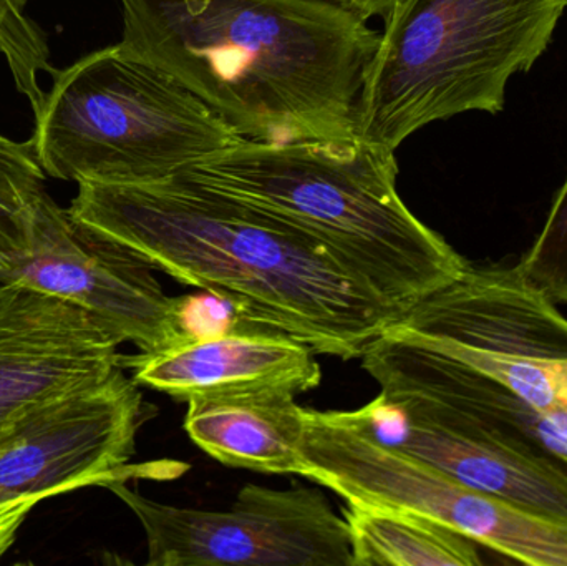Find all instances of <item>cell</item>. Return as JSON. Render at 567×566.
I'll return each instance as SVG.
<instances>
[{"mask_svg":"<svg viewBox=\"0 0 567 566\" xmlns=\"http://www.w3.org/2000/svg\"><path fill=\"white\" fill-rule=\"evenodd\" d=\"M352 566H478L475 542L422 515L347 504Z\"/></svg>","mask_w":567,"mask_h":566,"instance_id":"14","label":"cell"},{"mask_svg":"<svg viewBox=\"0 0 567 566\" xmlns=\"http://www.w3.org/2000/svg\"><path fill=\"white\" fill-rule=\"evenodd\" d=\"M395 152L353 136L245 140L175 176L238 199L316 239L403 312L468 261L410 212Z\"/></svg>","mask_w":567,"mask_h":566,"instance_id":"3","label":"cell"},{"mask_svg":"<svg viewBox=\"0 0 567 566\" xmlns=\"http://www.w3.org/2000/svg\"><path fill=\"white\" fill-rule=\"evenodd\" d=\"M76 225L116 243L241 321L360 359L405 312L316 239L182 176L138 185L80 183L66 208Z\"/></svg>","mask_w":567,"mask_h":566,"instance_id":"1","label":"cell"},{"mask_svg":"<svg viewBox=\"0 0 567 566\" xmlns=\"http://www.w3.org/2000/svg\"><path fill=\"white\" fill-rule=\"evenodd\" d=\"M306 408L287 392L195 399L185 431L223 465L268 475L303 477Z\"/></svg>","mask_w":567,"mask_h":566,"instance_id":"13","label":"cell"},{"mask_svg":"<svg viewBox=\"0 0 567 566\" xmlns=\"http://www.w3.org/2000/svg\"><path fill=\"white\" fill-rule=\"evenodd\" d=\"M120 47L175 76L251 142L357 136L380 42L332 0H120Z\"/></svg>","mask_w":567,"mask_h":566,"instance_id":"2","label":"cell"},{"mask_svg":"<svg viewBox=\"0 0 567 566\" xmlns=\"http://www.w3.org/2000/svg\"><path fill=\"white\" fill-rule=\"evenodd\" d=\"M105 488L138 518L148 566H352L347 522L319 488L248 484L228 511L150 501L128 481Z\"/></svg>","mask_w":567,"mask_h":566,"instance_id":"7","label":"cell"},{"mask_svg":"<svg viewBox=\"0 0 567 566\" xmlns=\"http://www.w3.org/2000/svg\"><path fill=\"white\" fill-rule=\"evenodd\" d=\"M120 346L82 309L0 285V425L39 402L112 378L123 368Z\"/></svg>","mask_w":567,"mask_h":566,"instance_id":"11","label":"cell"},{"mask_svg":"<svg viewBox=\"0 0 567 566\" xmlns=\"http://www.w3.org/2000/svg\"><path fill=\"white\" fill-rule=\"evenodd\" d=\"M47 175L30 140L0 133V266L22 248L27 219L45 189Z\"/></svg>","mask_w":567,"mask_h":566,"instance_id":"15","label":"cell"},{"mask_svg":"<svg viewBox=\"0 0 567 566\" xmlns=\"http://www.w3.org/2000/svg\"><path fill=\"white\" fill-rule=\"evenodd\" d=\"M332 2L340 3V6L353 10L365 19H370V17L385 19L386 13L393 9L399 0H332Z\"/></svg>","mask_w":567,"mask_h":566,"instance_id":"18","label":"cell"},{"mask_svg":"<svg viewBox=\"0 0 567 566\" xmlns=\"http://www.w3.org/2000/svg\"><path fill=\"white\" fill-rule=\"evenodd\" d=\"M155 269L73 222L49 193L32 206L22 248L0 266V285L69 302L120 342L156 352L188 338L186 298L166 295Z\"/></svg>","mask_w":567,"mask_h":566,"instance_id":"8","label":"cell"},{"mask_svg":"<svg viewBox=\"0 0 567 566\" xmlns=\"http://www.w3.org/2000/svg\"><path fill=\"white\" fill-rule=\"evenodd\" d=\"M148 418L150 405L125 368L13 415L0 425V514L138 477L142 467L130 461Z\"/></svg>","mask_w":567,"mask_h":566,"instance_id":"9","label":"cell"},{"mask_svg":"<svg viewBox=\"0 0 567 566\" xmlns=\"http://www.w3.org/2000/svg\"><path fill=\"white\" fill-rule=\"evenodd\" d=\"M0 55L12 73L13 85L37 112L45 96L40 79L53 72L52 53L47 33L16 0H0Z\"/></svg>","mask_w":567,"mask_h":566,"instance_id":"16","label":"cell"},{"mask_svg":"<svg viewBox=\"0 0 567 566\" xmlns=\"http://www.w3.org/2000/svg\"><path fill=\"white\" fill-rule=\"evenodd\" d=\"M516 266L553 302L567 305V176L538 238Z\"/></svg>","mask_w":567,"mask_h":566,"instance_id":"17","label":"cell"},{"mask_svg":"<svg viewBox=\"0 0 567 566\" xmlns=\"http://www.w3.org/2000/svg\"><path fill=\"white\" fill-rule=\"evenodd\" d=\"M389 329L496 379L567 434V318L518 266L468 263Z\"/></svg>","mask_w":567,"mask_h":566,"instance_id":"6","label":"cell"},{"mask_svg":"<svg viewBox=\"0 0 567 566\" xmlns=\"http://www.w3.org/2000/svg\"><path fill=\"white\" fill-rule=\"evenodd\" d=\"M390 447L532 514L567 522V464L432 399L395 388L350 411Z\"/></svg>","mask_w":567,"mask_h":566,"instance_id":"10","label":"cell"},{"mask_svg":"<svg viewBox=\"0 0 567 566\" xmlns=\"http://www.w3.org/2000/svg\"><path fill=\"white\" fill-rule=\"evenodd\" d=\"M567 0H399L383 19L357 136L396 152L430 123L505 109L551 43Z\"/></svg>","mask_w":567,"mask_h":566,"instance_id":"4","label":"cell"},{"mask_svg":"<svg viewBox=\"0 0 567 566\" xmlns=\"http://www.w3.org/2000/svg\"><path fill=\"white\" fill-rule=\"evenodd\" d=\"M50 76L30 138L50 178L162 182L245 142L175 76L120 43Z\"/></svg>","mask_w":567,"mask_h":566,"instance_id":"5","label":"cell"},{"mask_svg":"<svg viewBox=\"0 0 567 566\" xmlns=\"http://www.w3.org/2000/svg\"><path fill=\"white\" fill-rule=\"evenodd\" d=\"M316 354L292 336L238 322L226 331L188 336L162 351L123 356V368L136 384L185 404L266 392L297 398L320 384Z\"/></svg>","mask_w":567,"mask_h":566,"instance_id":"12","label":"cell"},{"mask_svg":"<svg viewBox=\"0 0 567 566\" xmlns=\"http://www.w3.org/2000/svg\"><path fill=\"white\" fill-rule=\"evenodd\" d=\"M16 2L19 3L20 7H23V9H25L27 2H29V0H16Z\"/></svg>","mask_w":567,"mask_h":566,"instance_id":"19","label":"cell"}]
</instances>
